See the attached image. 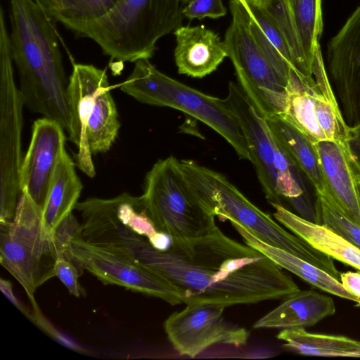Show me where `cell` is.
Here are the masks:
<instances>
[{"label":"cell","instance_id":"cell-1","mask_svg":"<svg viewBox=\"0 0 360 360\" xmlns=\"http://www.w3.org/2000/svg\"><path fill=\"white\" fill-rule=\"evenodd\" d=\"M140 255L138 263L169 281L186 304H255L300 290L269 257L229 238L218 226L201 237L172 238L166 250L149 242Z\"/></svg>","mask_w":360,"mask_h":360},{"label":"cell","instance_id":"cell-2","mask_svg":"<svg viewBox=\"0 0 360 360\" xmlns=\"http://www.w3.org/2000/svg\"><path fill=\"white\" fill-rule=\"evenodd\" d=\"M11 52L25 105L67 131L66 79L54 19L40 0H9Z\"/></svg>","mask_w":360,"mask_h":360},{"label":"cell","instance_id":"cell-3","mask_svg":"<svg viewBox=\"0 0 360 360\" xmlns=\"http://www.w3.org/2000/svg\"><path fill=\"white\" fill-rule=\"evenodd\" d=\"M225 100L246 138L250 162L267 201L272 206L288 205L307 220L314 216L316 221L308 188L311 184L276 140L266 119L235 82H229Z\"/></svg>","mask_w":360,"mask_h":360},{"label":"cell","instance_id":"cell-4","mask_svg":"<svg viewBox=\"0 0 360 360\" xmlns=\"http://www.w3.org/2000/svg\"><path fill=\"white\" fill-rule=\"evenodd\" d=\"M184 176L216 216L234 221L257 238L285 250L340 280L333 259L292 234L249 200L222 174L189 160H179Z\"/></svg>","mask_w":360,"mask_h":360},{"label":"cell","instance_id":"cell-5","mask_svg":"<svg viewBox=\"0 0 360 360\" xmlns=\"http://www.w3.org/2000/svg\"><path fill=\"white\" fill-rule=\"evenodd\" d=\"M182 0H119L104 17L74 32L90 38L118 62L149 59L156 43L182 25Z\"/></svg>","mask_w":360,"mask_h":360},{"label":"cell","instance_id":"cell-6","mask_svg":"<svg viewBox=\"0 0 360 360\" xmlns=\"http://www.w3.org/2000/svg\"><path fill=\"white\" fill-rule=\"evenodd\" d=\"M120 89L148 105L170 107L191 115L220 134L238 157L250 161L246 138L225 99L191 88L157 70L149 59L136 60Z\"/></svg>","mask_w":360,"mask_h":360},{"label":"cell","instance_id":"cell-7","mask_svg":"<svg viewBox=\"0 0 360 360\" xmlns=\"http://www.w3.org/2000/svg\"><path fill=\"white\" fill-rule=\"evenodd\" d=\"M142 198L156 229L172 239L201 237L217 227L214 212L188 182L173 155L158 160L148 171Z\"/></svg>","mask_w":360,"mask_h":360},{"label":"cell","instance_id":"cell-8","mask_svg":"<svg viewBox=\"0 0 360 360\" xmlns=\"http://www.w3.org/2000/svg\"><path fill=\"white\" fill-rule=\"evenodd\" d=\"M59 257L54 234L42 220V210L22 191L13 219L0 224V262L22 286L31 303L36 290L56 276Z\"/></svg>","mask_w":360,"mask_h":360},{"label":"cell","instance_id":"cell-9","mask_svg":"<svg viewBox=\"0 0 360 360\" xmlns=\"http://www.w3.org/2000/svg\"><path fill=\"white\" fill-rule=\"evenodd\" d=\"M231 22L224 43L236 75L238 84L264 118L281 114L288 81L264 55L250 29V15L240 0H230Z\"/></svg>","mask_w":360,"mask_h":360},{"label":"cell","instance_id":"cell-10","mask_svg":"<svg viewBox=\"0 0 360 360\" xmlns=\"http://www.w3.org/2000/svg\"><path fill=\"white\" fill-rule=\"evenodd\" d=\"M278 115L314 143L347 142L349 128L326 74L320 46L316 49L312 76L290 70L283 110Z\"/></svg>","mask_w":360,"mask_h":360},{"label":"cell","instance_id":"cell-11","mask_svg":"<svg viewBox=\"0 0 360 360\" xmlns=\"http://www.w3.org/2000/svg\"><path fill=\"white\" fill-rule=\"evenodd\" d=\"M14 78L4 8H0V224L11 221L21 194L22 108Z\"/></svg>","mask_w":360,"mask_h":360},{"label":"cell","instance_id":"cell-12","mask_svg":"<svg viewBox=\"0 0 360 360\" xmlns=\"http://www.w3.org/2000/svg\"><path fill=\"white\" fill-rule=\"evenodd\" d=\"M64 257L96 276L114 284L160 298L172 305L183 303L179 290L157 272L86 243L81 232L72 236Z\"/></svg>","mask_w":360,"mask_h":360},{"label":"cell","instance_id":"cell-13","mask_svg":"<svg viewBox=\"0 0 360 360\" xmlns=\"http://www.w3.org/2000/svg\"><path fill=\"white\" fill-rule=\"evenodd\" d=\"M224 305L193 302L172 313L164 322V330L174 349L181 355L195 357L210 346L245 345L250 333L225 319Z\"/></svg>","mask_w":360,"mask_h":360},{"label":"cell","instance_id":"cell-14","mask_svg":"<svg viewBox=\"0 0 360 360\" xmlns=\"http://www.w3.org/2000/svg\"><path fill=\"white\" fill-rule=\"evenodd\" d=\"M328 68L346 124L360 128V5L329 41Z\"/></svg>","mask_w":360,"mask_h":360},{"label":"cell","instance_id":"cell-15","mask_svg":"<svg viewBox=\"0 0 360 360\" xmlns=\"http://www.w3.org/2000/svg\"><path fill=\"white\" fill-rule=\"evenodd\" d=\"M64 130L52 119L44 117L35 120L30 146L22 161L20 191H25L42 210L53 173L65 149Z\"/></svg>","mask_w":360,"mask_h":360},{"label":"cell","instance_id":"cell-16","mask_svg":"<svg viewBox=\"0 0 360 360\" xmlns=\"http://www.w3.org/2000/svg\"><path fill=\"white\" fill-rule=\"evenodd\" d=\"M104 70L93 65L74 63L67 87V103L70 116L69 140L77 148L76 166L89 177L96 175L90 152L86 127L96 97L108 86Z\"/></svg>","mask_w":360,"mask_h":360},{"label":"cell","instance_id":"cell-17","mask_svg":"<svg viewBox=\"0 0 360 360\" xmlns=\"http://www.w3.org/2000/svg\"><path fill=\"white\" fill-rule=\"evenodd\" d=\"M315 144L326 184V195L348 219L360 226L356 173L347 142L321 141Z\"/></svg>","mask_w":360,"mask_h":360},{"label":"cell","instance_id":"cell-18","mask_svg":"<svg viewBox=\"0 0 360 360\" xmlns=\"http://www.w3.org/2000/svg\"><path fill=\"white\" fill-rule=\"evenodd\" d=\"M174 34V60L179 74L202 78L215 71L228 57L224 41L203 25H181Z\"/></svg>","mask_w":360,"mask_h":360},{"label":"cell","instance_id":"cell-19","mask_svg":"<svg viewBox=\"0 0 360 360\" xmlns=\"http://www.w3.org/2000/svg\"><path fill=\"white\" fill-rule=\"evenodd\" d=\"M333 300L313 290H298L285 297L276 308L258 319L253 328H294L315 325L333 315Z\"/></svg>","mask_w":360,"mask_h":360},{"label":"cell","instance_id":"cell-20","mask_svg":"<svg viewBox=\"0 0 360 360\" xmlns=\"http://www.w3.org/2000/svg\"><path fill=\"white\" fill-rule=\"evenodd\" d=\"M274 218L318 250L360 271V249L326 226L305 219L281 205H273Z\"/></svg>","mask_w":360,"mask_h":360},{"label":"cell","instance_id":"cell-21","mask_svg":"<svg viewBox=\"0 0 360 360\" xmlns=\"http://www.w3.org/2000/svg\"><path fill=\"white\" fill-rule=\"evenodd\" d=\"M75 165L65 148L53 173L42 210L43 223L50 233L72 212L80 196L83 186Z\"/></svg>","mask_w":360,"mask_h":360},{"label":"cell","instance_id":"cell-22","mask_svg":"<svg viewBox=\"0 0 360 360\" xmlns=\"http://www.w3.org/2000/svg\"><path fill=\"white\" fill-rule=\"evenodd\" d=\"M230 222L246 244L259 250L282 269L325 292L355 302L356 305L360 304L359 298L348 292L338 279L324 270L285 250L264 243L240 225L234 221Z\"/></svg>","mask_w":360,"mask_h":360},{"label":"cell","instance_id":"cell-23","mask_svg":"<svg viewBox=\"0 0 360 360\" xmlns=\"http://www.w3.org/2000/svg\"><path fill=\"white\" fill-rule=\"evenodd\" d=\"M265 119L276 140L307 176L315 193L326 194V184L314 143L278 114Z\"/></svg>","mask_w":360,"mask_h":360},{"label":"cell","instance_id":"cell-24","mask_svg":"<svg viewBox=\"0 0 360 360\" xmlns=\"http://www.w3.org/2000/svg\"><path fill=\"white\" fill-rule=\"evenodd\" d=\"M276 338L283 348L301 355L360 358V341L342 335L312 333L304 328H286Z\"/></svg>","mask_w":360,"mask_h":360},{"label":"cell","instance_id":"cell-25","mask_svg":"<svg viewBox=\"0 0 360 360\" xmlns=\"http://www.w3.org/2000/svg\"><path fill=\"white\" fill-rule=\"evenodd\" d=\"M250 18L251 32L269 62L288 81L290 70L295 68L288 46L278 29L259 6L240 0Z\"/></svg>","mask_w":360,"mask_h":360},{"label":"cell","instance_id":"cell-26","mask_svg":"<svg viewBox=\"0 0 360 360\" xmlns=\"http://www.w3.org/2000/svg\"><path fill=\"white\" fill-rule=\"evenodd\" d=\"M110 89L108 85L98 92L88 121L86 136L92 155L109 150L120 128L116 105Z\"/></svg>","mask_w":360,"mask_h":360},{"label":"cell","instance_id":"cell-27","mask_svg":"<svg viewBox=\"0 0 360 360\" xmlns=\"http://www.w3.org/2000/svg\"><path fill=\"white\" fill-rule=\"evenodd\" d=\"M119 0H43L51 17L75 31L83 24L106 15Z\"/></svg>","mask_w":360,"mask_h":360},{"label":"cell","instance_id":"cell-28","mask_svg":"<svg viewBox=\"0 0 360 360\" xmlns=\"http://www.w3.org/2000/svg\"><path fill=\"white\" fill-rule=\"evenodd\" d=\"M307 60L313 70L315 52L322 32L321 0H285Z\"/></svg>","mask_w":360,"mask_h":360},{"label":"cell","instance_id":"cell-29","mask_svg":"<svg viewBox=\"0 0 360 360\" xmlns=\"http://www.w3.org/2000/svg\"><path fill=\"white\" fill-rule=\"evenodd\" d=\"M273 20L290 52L295 69L300 73L312 76L313 70L309 66L293 18L285 0H268L262 6Z\"/></svg>","mask_w":360,"mask_h":360},{"label":"cell","instance_id":"cell-30","mask_svg":"<svg viewBox=\"0 0 360 360\" xmlns=\"http://www.w3.org/2000/svg\"><path fill=\"white\" fill-rule=\"evenodd\" d=\"M316 222L360 249V226L348 219L326 195L316 194Z\"/></svg>","mask_w":360,"mask_h":360},{"label":"cell","instance_id":"cell-31","mask_svg":"<svg viewBox=\"0 0 360 360\" xmlns=\"http://www.w3.org/2000/svg\"><path fill=\"white\" fill-rule=\"evenodd\" d=\"M182 14L190 20L217 19L226 14V8L222 0H191L183 6Z\"/></svg>","mask_w":360,"mask_h":360},{"label":"cell","instance_id":"cell-32","mask_svg":"<svg viewBox=\"0 0 360 360\" xmlns=\"http://www.w3.org/2000/svg\"><path fill=\"white\" fill-rule=\"evenodd\" d=\"M75 264L64 257H58L55 264V274L70 294L79 297L82 293L78 281L79 274L77 266Z\"/></svg>","mask_w":360,"mask_h":360},{"label":"cell","instance_id":"cell-33","mask_svg":"<svg viewBox=\"0 0 360 360\" xmlns=\"http://www.w3.org/2000/svg\"><path fill=\"white\" fill-rule=\"evenodd\" d=\"M347 146L355 172L360 176V128H349Z\"/></svg>","mask_w":360,"mask_h":360},{"label":"cell","instance_id":"cell-34","mask_svg":"<svg viewBox=\"0 0 360 360\" xmlns=\"http://www.w3.org/2000/svg\"><path fill=\"white\" fill-rule=\"evenodd\" d=\"M0 289L9 301L30 320L33 321L34 313H32L25 305L15 296L13 291L12 284L7 280L0 279Z\"/></svg>","mask_w":360,"mask_h":360},{"label":"cell","instance_id":"cell-35","mask_svg":"<svg viewBox=\"0 0 360 360\" xmlns=\"http://www.w3.org/2000/svg\"><path fill=\"white\" fill-rule=\"evenodd\" d=\"M340 281L348 292L360 299V271L340 273Z\"/></svg>","mask_w":360,"mask_h":360},{"label":"cell","instance_id":"cell-36","mask_svg":"<svg viewBox=\"0 0 360 360\" xmlns=\"http://www.w3.org/2000/svg\"><path fill=\"white\" fill-rule=\"evenodd\" d=\"M257 6H262L268 0H246Z\"/></svg>","mask_w":360,"mask_h":360},{"label":"cell","instance_id":"cell-37","mask_svg":"<svg viewBox=\"0 0 360 360\" xmlns=\"http://www.w3.org/2000/svg\"><path fill=\"white\" fill-rule=\"evenodd\" d=\"M356 183H357V188H358V192L360 199V176L356 174Z\"/></svg>","mask_w":360,"mask_h":360},{"label":"cell","instance_id":"cell-38","mask_svg":"<svg viewBox=\"0 0 360 360\" xmlns=\"http://www.w3.org/2000/svg\"><path fill=\"white\" fill-rule=\"evenodd\" d=\"M190 1H191V0H182L183 6H184L185 4L188 3Z\"/></svg>","mask_w":360,"mask_h":360},{"label":"cell","instance_id":"cell-39","mask_svg":"<svg viewBox=\"0 0 360 360\" xmlns=\"http://www.w3.org/2000/svg\"><path fill=\"white\" fill-rule=\"evenodd\" d=\"M356 307H360V304H359V305H358V306H356Z\"/></svg>","mask_w":360,"mask_h":360},{"label":"cell","instance_id":"cell-40","mask_svg":"<svg viewBox=\"0 0 360 360\" xmlns=\"http://www.w3.org/2000/svg\"><path fill=\"white\" fill-rule=\"evenodd\" d=\"M41 1H42L43 0H40Z\"/></svg>","mask_w":360,"mask_h":360}]
</instances>
